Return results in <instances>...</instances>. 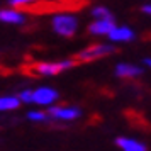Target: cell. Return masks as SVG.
<instances>
[{
	"label": "cell",
	"instance_id": "14",
	"mask_svg": "<svg viewBox=\"0 0 151 151\" xmlns=\"http://www.w3.org/2000/svg\"><path fill=\"white\" fill-rule=\"evenodd\" d=\"M41 0H7L9 7H15V9H27V7H34L37 5Z\"/></svg>",
	"mask_w": 151,
	"mask_h": 151
},
{
	"label": "cell",
	"instance_id": "3",
	"mask_svg": "<svg viewBox=\"0 0 151 151\" xmlns=\"http://www.w3.org/2000/svg\"><path fill=\"white\" fill-rule=\"evenodd\" d=\"M76 65V60L66 58V60H60V61H39L32 65V71L39 76H55L61 71L71 70Z\"/></svg>",
	"mask_w": 151,
	"mask_h": 151
},
{
	"label": "cell",
	"instance_id": "9",
	"mask_svg": "<svg viewBox=\"0 0 151 151\" xmlns=\"http://www.w3.org/2000/svg\"><path fill=\"white\" fill-rule=\"evenodd\" d=\"M143 73H144L143 66L132 65V63H117L116 68H114V75H116L117 78H126V80L139 78Z\"/></svg>",
	"mask_w": 151,
	"mask_h": 151
},
{
	"label": "cell",
	"instance_id": "4",
	"mask_svg": "<svg viewBox=\"0 0 151 151\" xmlns=\"http://www.w3.org/2000/svg\"><path fill=\"white\" fill-rule=\"evenodd\" d=\"M60 99V93L58 90L53 88V87H37V88L32 90V104L36 105H41V107H51L55 105Z\"/></svg>",
	"mask_w": 151,
	"mask_h": 151
},
{
	"label": "cell",
	"instance_id": "6",
	"mask_svg": "<svg viewBox=\"0 0 151 151\" xmlns=\"http://www.w3.org/2000/svg\"><path fill=\"white\" fill-rule=\"evenodd\" d=\"M27 21V15L22 9L15 7H2L0 9V22L9 26H22Z\"/></svg>",
	"mask_w": 151,
	"mask_h": 151
},
{
	"label": "cell",
	"instance_id": "1",
	"mask_svg": "<svg viewBox=\"0 0 151 151\" xmlns=\"http://www.w3.org/2000/svg\"><path fill=\"white\" fill-rule=\"evenodd\" d=\"M80 21L71 12H58L51 17V29L60 37H73L78 32Z\"/></svg>",
	"mask_w": 151,
	"mask_h": 151
},
{
	"label": "cell",
	"instance_id": "11",
	"mask_svg": "<svg viewBox=\"0 0 151 151\" xmlns=\"http://www.w3.org/2000/svg\"><path fill=\"white\" fill-rule=\"evenodd\" d=\"M21 100L17 95H0V112H7V110L19 109Z\"/></svg>",
	"mask_w": 151,
	"mask_h": 151
},
{
	"label": "cell",
	"instance_id": "7",
	"mask_svg": "<svg viewBox=\"0 0 151 151\" xmlns=\"http://www.w3.org/2000/svg\"><path fill=\"white\" fill-rule=\"evenodd\" d=\"M116 27V19H93L88 24V31L90 36H95V37H102V36H109V32Z\"/></svg>",
	"mask_w": 151,
	"mask_h": 151
},
{
	"label": "cell",
	"instance_id": "8",
	"mask_svg": "<svg viewBox=\"0 0 151 151\" xmlns=\"http://www.w3.org/2000/svg\"><path fill=\"white\" fill-rule=\"evenodd\" d=\"M107 39H109L112 44H121V42H131L136 39V32L132 31L131 27L127 26H117L112 29L107 36Z\"/></svg>",
	"mask_w": 151,
	"mask_h": 151
},
{
	"label": "cell",
	"instance_id": "10",
	"mask_svg": "<svg viewBox=\"0 0 151 151\" xmlns=\"http://www.w3.org/2000/svg\"><path fill=\"white\" fill-rule=\"evenodd\" d=\"M116 144L121 148V151H148V146L134 137L119 136L116 139Z\"/></svg>",
	"mask_w": 151,
	"mask_h": 151
},
{
	"label": "cell",
	"instance_id": "18",
	"mask_svg": "<svg viewBox=\"0 0 151 151\" xmlns=\"http://www.w3.org/2000/svg\"><path fill=\"white\" fill-rule=\"evenodd\" d=\"M48 2H56V0H48Z\"/></svg>",
	"mask_w": 151,
	"mask_h": 151
},
{
	"label": "cell",
	"instance_id": "2",
	"mask_svg": "<svg viewBox=\"0 0 151 151\" xmlns=\"http://www.w3.org/2000/svg\"><path fill=\"white\" fill-rule=\"evenodd\" d=\"M116 53V46L112 42H97V44H90L85 49H82L78 55H76V61L80 63H90L110 56Z\"/></svg>",
	"mask_w": 151,
	"mask_h": 151
},
{
	"label": "cell",
	"instance_id": "12",
	"mask_svg": "<svg viewBox=\"0 0 151 151\" xmlns=\"http://www.w3.org/2000/svg\"><path fill=\"white\" fill-rule=\"evenodd\" d=\"M90 15L93 19H116L114 14L110 12V9L105 7V5H95V7L90 10Z\"/></svg>",
	"mask_w": 151,
	"mask_h": 151
},
{
	"label": "cell",
	"instance_id": "5",
	"mask_svg": "<svg viewBox=\"0 0 151 151\" xmlns=\"http://www.w3.org/2000/svg\"><path fill=\"white\" fill-rule=\"evenodd\" d=\"M48 114L55 121H75L82 117V109L75 105H51L48 107Z\"/></svg>",
	"mask_w": 151,
	"mask_h": 151
},
{
	"label": "cell",
	"instance_id": "15",
	"mask_svg": "<svg viewBox=\"0 0 151 151\" xmlns=\"http://www.w3.org/2000/svg\"><path fill=\"white\" fill-rule=\"evenodd\" d=\"M17 97H19V100H21L22 104H32V90L31 88L21 90V92L17 93Z\"/></svg>",
	"mask_w": 151,
	"mask_h": 151
},
{
	"label": "cell",
	"instance_id": "16",
	"mask_svg": "<svg viewBox=\"0 0 151 151\" xmlns=\"http://www.w3.org/2000/svg\"><path fill=\"white\" fill-rule=\"evenodd\" d=\"M141 12H143L144 15L151 17V2H150V4H144V5H141Z\"/></svg>",
	"mask_w": 151,
	"mask_h": 151
},
{
	"label": "cell",
	"instance_id": "17",
	"mask_svg": "<svg viewBox=\"0 0 151 151\" xmlns=\"http://www.w3.org/2000/svg\"><path fill=\"white\" fill-rule=\"evenodd\" d=\"M143 65L146 66V68H150V70H151V56L144 58V60H143Z\"/></svg>",
	"mask_w": 151,
	"mask_h": 151
},
{
	"label": "cell",
	"instance_id": "13",
	"mask_svg": "<svg viewBox=\"0 0 151 151\" xmlns=\"http://www.w3.org/2000/svg\"><path fill=\"white\" fill-rule=\"evenodd\" d=\"M27 119L32 121V122H49V121H53L51 116L44 110H31V112H27Z\"/></svg>",
	"mask_w": 151,
	"mask_h": 151
}]
</instances>
